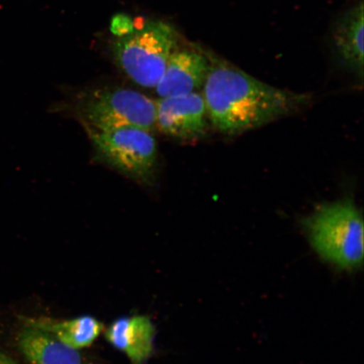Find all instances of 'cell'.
<instances>
[{"label": "cell", "mask_w": 364, "mask_h": 364, "mask_svg": "<svg viewBox=\"0 0 364 364\" xmlns=\"http://www.w3.org/2000/svg\"><path fill=\"white\" fill-rule=\"evenodd\" d=\"M209 68L203 97L209 122L220 133L236 135L289 115L309 102L307 95L281 90L206 52Z\"/></svg>", "instance_id": "6da1fadb"}, {"label": "cell", "mask_w": 364, "mask_h": 364, "mask_svg": "<svg viewBox=\"0 0 364 364\" xmlns=\"http://www.w3.org/2000/svg\"><path fill=\"white\" fill-rule=\"evenodd\" d=\"M303 225L309 243L323 260L345 271L363 266V215L351 199L321 205Z\"/></svg>", "instance_id": "7a4b0ae2"}, {"label": "cell", "mask_w": 364, "mask_h": 364, "mask_svg": "<svg viewBox=\"0 0 364 364\" xmlns=\"http://www.w3.org/2000/svg\"><path fill=\"white\" fill-rule=\"evenodd\" d=\"M177 43L170 25L151 21L119 38L113 45L115 60L129 78L145 88H154Z\"/></svg>", "instance_id": "3957f363"}, {"label": "cell", "mask_w": 364, "mask_h": 364, "mask_svg": "<svg viewBox=\"0 0 364 364\" xmlns=\"http://www.w3.org/2000/svg\"><path fill=\"white\" fill-rule=\"evenodd\" d=\"M78 112L85 125L97 129L136 127L151 133L156 127V102L129 89L94 90L80 100Z\"/></svg>", "instance_id": "277c9868"}, {"label": "cell", "mask_w": 364, "mask_h": 364, "mask_svg": "<svg viewBox=\"0 0 364 364\" xmlns=\"http://www.w3.org/2000/svg\"><path fill=\"white\" fill-rule=\"evenodd\" d=\"M85 129L103 161L141 183L153 181L158 149L150 132L136 127L102 130L88 125Z\"/></svg>", "instance_id": "5b68a950"}, {"label": "cell", "mask_w": 364, "mask_h": 364, "mask_svg": "<svg viewBox=\"0 0 364 364\" xmlns=\"http://www.w3.org/2000/svg\"><path fill=\"white\" fill-rule=\"evenodd\" d=\"M156 102V127L163 134L189 142L207 134L209 119L202 94L159 98Z\"/></svg>", "instance_id": "8992f818"}, {"label": "cell", "mask_w": 364, "mask_h": 364, "mask_svg": "<svg viewBox=\"0 0 364 364\" xmlns=\"http://www.w3.org/2000/svg\"><path fill=\"white\" fill-rule=\"evenodd\" d=\"M208 68L206 53L191 49L175 50L156 86L159 98L197 92L203 87Z\"/></svg>", "instance_id": "52a82bcc"}, {"label": "cell", "mask_w": 364, "mask_h": 364, "mask_svg": "<svg viewBox=\"0 0 364 364\" xmlns=\"http://www.w3.org/2000/svg\"><path fill=\"white\" fill-rule=\"evenodd\" d=\"M156 328L144 316L122 317L105 332L108 343L124 353L133 364H144L154 352Z\"/></svg>", "instance_id": "ba28073f"}, {"label": "cell", "mask_w": 364, "mask_h": 364, "mask_svg": "<svg viewBox=\"0 0 364 364\" xmlns=\"http://www.w3.org/2000/svg\"><path fill=\"white\" fill-rule=\"evenodd\" d=\"M364 6L361 1L336 22L332 38L340 61L355 75L363 76Z\"/></svg>", "instance_id": "9c48e42d"}, {"label": "cell", "mask_w": 364, "mask_h": 364, "mask_svg": "<svg viewBox=\"0 0 364 364\" xmlns=\"http://www.w3.org/2000/svg\"><path fill=\"white\" fill-rule=\"evenodd\" d=\"M21 352L31 364H82L78 350L68 347L48 332L22 324L17 338Z\"/></svg>", "instance_id": "30bf717a"}, {"label": "cell", "mask_w": 364, "mask_h": 364, "mask_svg": "<svg viewBox=\"0 0 364 364\" xmlns=\"http://www.w3.org/2000/svg\"><path fill=\"white\" fill-rule=\"evenodd\" d=\"M21 320L22 324L48 332L68 347L78 351L92 345L103 330L102 323L90 316L62 321L48 317H25Z\"/></svg>", "instance_id": "8fae6325"}, {"label": "cell", "mask_w": 364, "mask_h": 364, "mask_svg": "<svg viewBox=\"0 0 364 364\" xmlns=\"http://www.w3.org/2000/svg\"><path fill=\"white\" fill-rule=\"evenodd\" d=\"M135 29V24L126 16H117L112 22V31L118 38L129 35Z\"/></svg>", "instance_id": "7c38bea8"}, {"label": "cell", "mask_w": 364, "mask_h": 364, "mask_svg": "<svg viewBox=\"0 0 364 364\" xmlns=\"http://www.w3.org/2000/svg\"><path fill=\"white\" fill-rule=\"evenodd\" d=\"M0 364H16L7 355L0 352Z\"/></svg>", "instance_id": "4fadbf2b"}]
</instances>
